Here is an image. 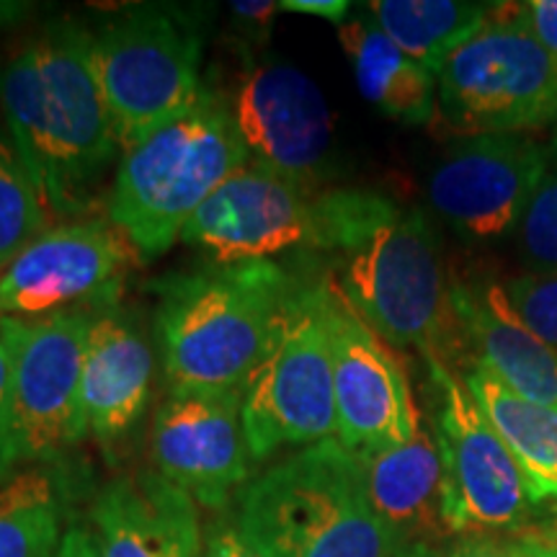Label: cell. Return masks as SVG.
I'll return each instance as SVG.
<instances>
[{"instance_id":"cell-11","label":"cell","mask_w":557,"mask_h":557,"mask_svg":"<svg viewBox=\"0 0 557 557\" xmlns=\"http://www.w3.org/2000/svg\"><path fill=\"white\" fill-rule=\"evenodd\" d=\"M135 259V248L109 220L54 225L3 269L0 315L116 308Z\"/></svg>"},{"instance_id":"cell-13","label":"cell","mask_w":557,"mask_h":557,"mask_svg":"<svg viewBox=\"0 0 557 557\" xmlns=\"http://www.w3.org/2000/svg\"><path fill=\"white\" fill-rule=\"evenodd\" d=\"M545 165L547 148L534 137H465L431 173L429 201L462 240L498 243L521 230Z\"/></svg>"},{"instance_id":"cell-31","label":"cell","mask_w":557,"mask_h":557,"mask_svg":"<svg viewBox=\"0 0 557 557\" xmlns=\"http://www.w3.org/2000/svg\"><path fill=\"white\" fill-rule=\"evenodd\" d=\"M524 13L534 37L557 60V0H532L524 3Z\"/></svg>"},{"instance_id":"cell-24","label":"cell","mask_w":557,"mask_h":557,"mask_svg":"<svg viewBox=\"0 0 557 557\" xmlns=\"http://www.w3.org/2000/svg\"><path fill=\"white\" fill-rule=\"evenodd\" d=\"M67 480L32 465L0 487V557H54L67 534Z\"/></svg>"},{"instance_id":"cell-2","label":"cell","mask_w":557,"mask_h":557,"mask_svg":"<svg viewBox=\"0 0 557 557\" xmlns=\"http://www.w3.org/2000/svg\"><path fill=\"white\" fill-rule=\"evenodd\" d=\"M295 284L274 261H212L152 282L171 393L243 395Z\"/></svg>"},{"instance_id":"cell-28","label":"cell","mask_w":557,"mask_h":557,"mask_svg":"<svg viewBox=\"0 0 557 557\" xmlns=\"http://www.w3.org/2000/svg\"><path fill=\"white\" fill-rule=\"evenodd\" d=\"M18 442H16V416H13V382L9 348L0 338V487L16 475Z\"/></svg>"},{"instance_id":"cell-32","label":"cell","mask_w":557,"mask_h":557,"mask_svg":"<svg viewBox=\"0 0 557 557\" xmlns=\"http://www.w3.org/2000/svg\"><path fill=\"white\" fill-rule=\"evenodd\" d=\"M444 557H506L504 540L487 534H465L451 542Z\"/></svg>"},{"instance_id":"cell-9","label":"cell","mask_w":557,"mask_h":557,"mask_svg":"<svg viewBox=\"0 0 557 557\" xmlns=\"http://www.w3.org/2000/svg\"><path fill=\"white\" fill-rule=\"evenodd\" d=\"M434 387V429L444 475L447 534H511L532 517V498L519 465L487 423L462 374L426 361Z\"/></svg>"},{"instance_id":"cell-14","label":"cell","mask_w":557,"mask_h":557,"mask_svg":"<svg viewBox=\"0 0 557 557\" xmlns=\"http://www.w3.org/2000/svg\"><path fill=\"white\" fill-rule=\"evenodd\" d=\"M329 331L333 357V393H336V438L346 449L393 447L410 442L421 429L413 389L393 346L361 320L325 276Z\"/></svg>"},{"instance_id":"cell-19","label":"cell","mask_w":557,"mask_h":557,"mask_svg":"<svg viewBox=\"0 0 557 557\" xmlns=\"http://www.w3.org/2000/svg\"><path fill=\"white\" fill-rule=\"evenodd\" d=\"M152 348L120 308L94 312L83 359V408L88 434L116 444L137 426L150 403Z\"/></svg>"},{"instance_id":"cell-36","label":"cell","mask_w":557,"mask_h":557,"mask_svg":"<svg viewBox=\"0 0 557 557\" xmlns=\"http://www.w3.org/2000/svg\"><path fill=\"white\" fill-rule=\"evenodd\" d=\"M29 3H11V0H0V26L16 24L29 13Z\"/></svg>"},{"instance_id":"cell-7","label":"cell","mask_w":557,"mask_h":557,"mask_svg":"<svg viewBox=\"0 0 557 557\" xmlns=\"http://www.w3.org/2000/svg\"><path fill=\"white\" fill-rule=\"evenodd\" d=\"M240 403L253 462L336 436L325 276L295 284Z\"/></svg>"},{"instance_id":"cell-35","label":"cell","mask_w":557,"mask_h":557,"mask_svg":"<svg viewBox=\"0 0 557 557\" xmlns=\"http://www.w3.org/2000/svg\"><path fill=\"white\" fill-rule=\"evenodd\" d=\"M506 557H557V547L534 537L504 540Z\"/></svg>"},{"instance_id":"cell-37","label":"cell","mask_w":557,"mask_h":557,"mask_svg":"<svg viewBox=\"0 0 557 557\" xmlns=\"http://www.w3.org/2000/svg\"><path fill=\"white\" fill-rule=\"evenodd\" d=\"M393 557H444V553L429 545V542H410V545H403Z\"/></svg>"},{"instance_id":"cell-30","label":"cell","mask_w":557,"mask_h":557,"mask_svg":"<svg viewBox=\"0 0 557 557\" xmlns=\"http://www.w3.org/2000/svg\"><path fill=\"white\" fill-rule=\"evenodd\" d=\"M233 18H235V29L240 34H246L253 41H263L269 37L271 21L278 11V3H271V0H253V3H233Z\"/></svg>"},{"instance_id":"cell-1","label":"cell","mask_w":557,"mask_h":557,"mask_svg":"<svg viewBox=\"0 0 557 557\" xmlns=\"http://www.w3.org/2000/svg\"><path fill=\"white\" fill-rule=\"evenodd\" d=\"M0 103L13 145L54 218L94 201L116 143L94 65V34L54 21L0 67Z\"/></svg>"},{"instance_id":"cell-12","label":"cell","mask_w":557,"mask_h":557,"mask_svg":"<svg viewBox=\"0 0 557 557\" xmlns=\"http://www.w3.org/2000/svg\"><path fill=\"white\" fill-rule=\"evenodd\" d=\"M222 96L253 163L323 189L331 178V109L308 75L284 62L246 58Z\"/></svg>"},{"instance_id":"cell-8","label":"cell","mask_w":557,"mask_h":557,"mask_svg":"<svg viewBox=\"0 0 557 557\" xmlns=\"http://www.w3.org/2000/svg\"><path fill=\"white\" fill-rule=\"evenodd\" d=\"M438 111L459 135H524L557 120V60L519 5L493 11L436 73Z\"/></svg>"},{"instance_id":"cell-27","label":"cell","mask_w":557,"mask_h":557,"mask_svg":"<svg viewBox=\"0 0 557 557\" xmlns=\"http://www.w3.org/2000/svg\"><path fill=\"white\" fill-rule=\"evenodd\" d=\"M504 289L529 331L557 348V274L529 271V274L508 278Z\"/></svg>"},{"instance_id":"cell-26","label":"cell","mask_w":557,"mask_h":557,"mask_svg":"<svg viewBox=\"0 0 557 557\" xmlns=\"http://www.w3.org/2000/svg\"><path fill=\"white\" fill-rule=\"evenodd\" d=\"M521 250L534 271L557 274V137L547 145V165L521 222Z\"/></svg>"},{"instance_id":"cell-3","label":"cell","mask_w":557,"mask_h":557,"mask_svg":"<svg viewBox=\"0 0 557 557\" xmlns=\"http://www.w3.org/2000/svg\"><path fill=\"white\" fill-rule=\"evenodd\" d=\"M235 521L269 557H393L403 540L369 504L359 459L336 436L248 480Z\"/></svg>"},{"instance_id":"cell-5","label":"cell","mask_w":557,"mask_h":557,"mask_svg":"<svg viewBox=\"0 0 557 557\" xmlns=\"http://www.w3.org/2000/svg\"><path fill=\"white\" fill-rule=\"evenodd\" d=\"M338 289L385 344L416 348L449 367V320H455L442 263V243L421 209L398 207L341 253Z\"/></svg>"},{"instance_id":"cell-16","label":"cell","mask_w":557,"mask_h":557,"mask_svg":"<svg viewBox=\"0 0 557 557\" xmlns=\"http://www.w3.org/2000/svg\"><path fill=\"white\" fill-rule=\"evenodd\" d=\"M150 449L165 480L212 511L227 508L253 465L240 395L171 393L152 421Z\"/></svg>"},{"instance_id":"cell-20","label":"cell","mask_w":557,"mask_h":557,"mask_svg":"<svg viewBox=\"0 0 557 557\" xmlns=\"http://www.w3.org/2000/svg\"><path fill=\"white\" fill-rule=\"evenodd\" d=\"M359 459L369 504L382 524L403 540L429 542L447 534L444 527V475L434 429L426 421L410 442L354 451Z\"/></svg>"},{"instance_id":"cell-4","label":"cell","mask_w":557,"mask_h":557,"mask_svg":"<svg viewBox=\"0 0 557 557\" xmlns=\"http://www.w3.org/2000/svg\"><path fill=\"white\" fill-rule=\"evenodd\" d=\"M248 160L225 96L201 88L189 111L124 152L107 218L137 259H158L181 238L197 209Z\"/></svg>"},{"instance_id":"cell-34","label":"cell","mask_w":557,"mask_h":557,"mask_svg":"<svg viewBox=\"0 0 557 557\" xmlns=\"http://www.w3.org/2000/svg\"><path fill=\"white\" fill-rule=\"evenodd\" d=\"M54 557H101L99 547H96L94 534L86 532L83 527H67L65 540Z\"/></svg>"},{"instance_id":"cell-18","label":"cell","mask_w":557,"mask_h":557,"mask_svg":"<svg viewBox=\"0 0 557 557\" xmlns=\"http://www.w3.org/2000/svg\"><path fill=\"white\" fill-rule=\"evenodd\" d=\"M457 329L483 364L521 398L557 408V348L513 310L504 284H457L449 292Z\"/></svg>"},{"instance_id":"cell-33","label":"cell","mask_w":557,"mask_h":557,"mask_svg":"<svg viewBox=\"0 0 557 557\" xmlns=\"http://www.w3.org/2000/svg\"><path fill=\"white\" fill-rule=\"evenodd\" d=\"M278 9L287 13H308V16H320L336 21V24H344L351 5H348L346 0H282Z\"/></svg>"},{"instance_id":"cell-23","label":"cell","mask_w":557,"mask_h":557,"mask_svg":"<svg viewBox=\"0 0 557 557\" xmlns=\"http://www.w3.org/2000/svg\"><path fill=\"white\" fill-rule=\"evenodd\" d=\"M496 5L462 0H374L372 21L410 60L431 73L487 24Z\"/></svg>"},{"instance_id":"cell-6","label":"cell","mask_w":557,"mask_h":557,"mask_svg":"<svg viewBox=\"0 0 557 557\" xmlns=\"http://www.w3.org/2000/svg\"><path fill=\"white\" fill-rule=\"evenodd\" d=\"M201 50L197 21L165 5H135L94 34L96 75L124 152L194 107L205 88Z\"/></svg>"},{"instance_id":"cell-25","label":"cell","mask_w":557,"mask_h":557,"mask_svg":"<svg viewBox=\"0 0 557 557\" xmlns=\"http://www.w3.org/2000/svg\"><path fill=\"white\" fill-rule=\"evenodd\" d=\"M50 209L16 145L0 137V274L32 240L50 230Z\"/></svg>"},{"instance_id":"cell-15","label":"cell","mask_w":557,"mask_h":557,"mask_svg":"<svg viewBox=\"0 0 557 557\" xmlns=\"http://www.w3.org/2000/svg\"><path fill=\"white\" fill-rule=\"evenodd\" d=\"M320 191L248 160L197 209L181 240L214 263L271 261L289 248H318Z\"/></svg>"},{"instance_id":"cell-29","label":"cell","mask_w":557,"mask_h":557,"mask_svg":"<svg viewBox=\"0 0 557 557\" xmlns=\"http://www.w3.org/2000/svg\"><path fill=\"white\" fill-rule=\"evenodd\" d=\"M201 557H269L263 549L238 527L233 513L214 519L205 534Z\"/></svg>"},{"instance_id":"cell-22","label":"cell","mask_w":557,"mask_h":557,"mask_svg":"<svg viewBox=\"0 0 557 557\" xmlns=\"http://www.w3.org/2000/svg\"><path fill=\"white\" fill-rule=\"evenodd\" d=\"M462 377L519 465L532 504H557V408L521 398L483 364Z\"/></svg>"},{"instance_id":"cell-21","label":"cell","mask_w":557,"mask_h":557,"mask_svg":"<svg viewBox=\"0 0 557 557\" xmlns=\"http://www.w3.org/2000/svg\"><path fill=\"white\" fill-rule=\"evenodd\" d=\"M338 39L351 60L361 96L387 120L413 127L434 120L436 75L400 52L374 21L354 18L341 24Z\"/></svg>"},{"instance_id":"cell-10","label":"cell","mask_w":557,"mask_h":557,"mask_svg":"<svg viewBox=\"0 0 557 557\" xmlns=\"http://www.w3.org/2000/svg\"><path fill=\"white\" fill-rule=\"evenodd\" d=\"M94 312L0 315L9 348L21 465H58L88 434L83 359Z\"/></svg>"},{"instance_id":"cell-17","label":"cell","mask_w":557,"mask_h":557,"mask_svg":"<svg viewBox=\"0 0 557 557\" xmlns=\"http://www.w3.org/2000/svg\"><path fill=\"white\" fill-rule=\"evenodd\" d=\"M90 513L101 557H201L197 500L160 472L114 480Z\"/></svg>"}]
</instances>
